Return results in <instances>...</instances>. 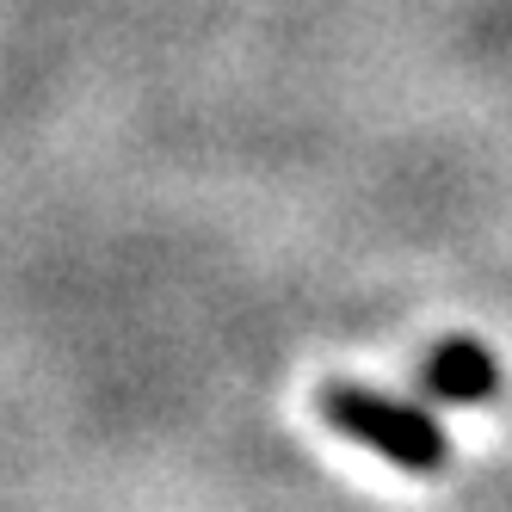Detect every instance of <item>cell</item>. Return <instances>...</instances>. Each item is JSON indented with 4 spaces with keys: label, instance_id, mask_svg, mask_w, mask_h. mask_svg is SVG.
Returning a JSON list of instances; mask_svg holds the SVG:
<instances>
[{
    "label": "cell",
    "instance_id": "obj_1",
    "mask_svg": "<svg viewBox=\"0 0 512 512\" xmlns=\"http://www.w3.org/2000/svg\"><path fill=\"white\" fill-rule=\"evenodd\" d=\"M321 408L334 414V420L358 438V445H377V451L395 457V463H408V469L438 463V432H432V420H420V414H408V408H395V401H371V395L340 389V395H327Z\"/></svg>",
    "mask_w": 512,
    "mask_h": 512
},
{
    "label": "cell",
    "instance_id": "obj_2",
    "mask_svg": "<svg viewBox=\"0 0 512 512\" xmlns=\"http://www.w3.org/2000/svg\"><path fill=\"white\" fill-rule=\"evenodd\" d=\"M432 377L445 395H475V383H488V358L475 352V346H451L445 358L432 364Z\"/></svg>",
    "mask_w": 512,
    "mask_h": 512
}]
</instances>
